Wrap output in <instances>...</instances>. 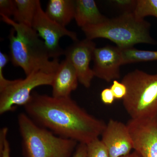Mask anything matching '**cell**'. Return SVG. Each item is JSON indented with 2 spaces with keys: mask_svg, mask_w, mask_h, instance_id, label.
Returning a JSON list of instances; mask_svg holds the SVG:
<instances>
[{
  "mask_svg": "<svg viewBox=\"0 0 157 157\" xmlns=\"http://www.w3.org/2000/svg\"><path fill=\"white\" fill-rule=\"evenodd\" d=\"M26 113L54 134L87 144L99 138L107 124L90 114L71 97L55 98L33 92Z\"/></svg>",
  "mask_w": 157,
  "mask_h": 157,
  "instance_id": "cell-1",
  "label": "cell"
},
{
  "mask_svg": "<svg viewBox=\"0 0 157 157\" xmlns=\"http://www.w3.org/2000/svg\"><path fill=\"white\" fill-rule=\"evenodd\" d=\"M3 21L12 27L9 39L10 59L12 64L23 70L26 76L41 72L55 74L60 63L58 59L50 60L44 41L33 28L1 15Z\"/></svg>",
  "mask_w": 157,
  "mask_h": 157,
  "instance_id": "cell-2",
  "label": "cell"
},
{
  "mask_svg": "<svg viewBox=\"0 0 157 157\" xmlns=\"http://www.w3.org/2000/svg\"><path fill=\"white\" fill-rule=\"evenodd\" d=\"M151 24L145 19H138L132 11H124L113 18L94 25H88L82 30L86 39H109L121 49L133 48L138 44L157 45L150 34Z\"/></svg>",
  "mask_w": 157,
  "mask_h": 157,
  "instance_id": "cell-3",
  "label": "cell"
},
{
  "mask_svg": "<svg viewBox=\"0 0 157 157\" xmlns=\"http://www.w3.org/2000/svg\"><path fill=\"white\" fill-rule=\"evenodd\" d=\"M24 157H71L78 142L40 126L26 113L17 118Z\"/></svg>",
  "mask_w": 157,
  "mask_h": 157,
  "instance_id": "cell-4",
  "label": "cell"
},
{
  "mask_svg": "<svg viewBox=\"0 0 157 157\" xmlns=\"http://www.w3.org/2000/svg\"><path fill=\"white\" fill-rule=\"evenodd\" d=\"M121 82L127 88L123 104L131 119L157 114V73L148 74L136 69L125 75Z\"/></svg>",
  "mask_w": 157,
  "mask_h": 157,
  "instance_id": "cell-5",
  "label": "cell"
},
{
  "mask_svg": "<svg viewBox=\"0 0 157 157\" xmlns=\"http://www.w3.org/2000/svg\"><path fill=\"white\" fill-rule=\"evenodd\" d=\"M54 75L37 72L24 79L11 80L0 90V114L12 111L17 106H25L30 100L34 89L42 86H52Z\"/></svg>",
  "mask_w": 157,
  "mask_h": 157,
  "instance_id": "cell-6",
  "label": "cell"
},
{
  "mask_svg": "<svg viewBox=\"0 0 157 157\" xmlns=\"http://www.w3.org/2000/svg\"><path fill=\"white\" fill-rule=\"evenodd\" d=\"M32 28L43 39L50 57L53 59L64 55V50L59 45L61 38L66 36L74 42L78 40L76 33L58 24L47 16L39 0Z\"/></svg>",
  "mask_w": 157,
  "mask_h": 157,
  "instance_id": "cell-7",
  "label": "cell"
},
{
  "mask_svg": "<svg viewBox=\"0 0 157 157\" xmlns=\"http://www.w3.org/2000/svg\"><path fill=\"white\" fill-rule=\"evenodd\" d=\"M127 125L133 149L141 157H157V114L139 119H131Z\"/></svg>",
  "mask_w": 157,
  "mask_h": 157,
  "instance_id": "cell-8",
  "label": "cell"
},
{
  "mask_svg": "<svg viewBox=\"0 0 157 157\" xmlns=\"http://www.w3.org/2000/svg\"><path fill=\"white\" fill-rule=\"evenodd\" d=\"M97 48L93 40L86 39L76 41L64 50V55L76 70L78 82L86 88H89L95 77L90 63Z\"/></svg>",
  "mask_w": 157,
  "mask_h": 157,
  "instance_id": "cell-9",
  "label": "cell"
},
{
  "mask_svg": "<svg viewBox=\"0 0 157 157\" xmlns=\"http://www.w3.org/2000/svg\"><path fill=\"white\" fill-rule=\"evenodd\" d=\"M93 59L92 70L95 76L108 82L120 78V67L123 65V59L121 51L117 46L96 48Z\"/></svg>",
  "mask_w": 157,
  "mask_h": 157,
  "instance_id": "cell-10",
  "label": "cell"
},
{
  "mask_svg": "<svg viewBox=\"0 0 157 157\" xmlns=\"http://www.w3.org/2000/svg\"><path fill=\"white\" fill-rule=\"evenodd\" d=\"M101 136V141L108 150L109 157H121L130 154L133 144L127 124L109 120Z\"/></svg>",
  "mask_w": 157,
  "mask_h": 157,
  "instance_id": "cell-11",
  "label": "cell"
},
{
  "mask_svg": "<svg viewBox=\"0 0 157 157\" xmlns=\"http://www.w3.org/2000/svg\"><path fill=\"white\" fill-rule=\"evenodd\" d=\"M77 73L73 65L67 60L62 61L55 73L52 87V97L65 98L70 97L72 92L77 89L78 85Z\"/></svg>",
  "mask_w": 157,
  "mask_h": 157,
  "instance_id": "cell-12",
  "label": "cell"
},
{
  "mask_svg": "<svg viewBox=\"0 0 157 157\" xmlns=\"http://www.w3.org/2000/svg\"><path fill=\"white\" fill-rule=\"evenodd\" d=\"M98 9L94 0H76L74 19L81 28L102 23L107 19Z\"/></svg>",
  "mask_w": 157,
  "mask_h": 157,
  "instance_id": "cell-13",
  "label": "cell"
},
{
  "mask_svg": "<svg viewBox=\"0 0 157 157\" xmlns=\"http://www.w3.org/2000/svg\"><path fill=\"white\" fill-rule=\"evenodd\" d=\"M75 1L49 0L45 13L50 19L66 27L74 19Z\"/></svg>",
  "mask_w": 157,
  "mask_h": 157,
  "instance_id": "cell-14",
  "label": "cell"
},
{
  "mask_svg": "<svg viewBox=\"0 0 157 157\" xmlns=\"http://www.w3.org/2000/svg\"><path fill=\"white\" fill-rule=\"evenodd\" d=\"M16 9L13 20L32 27L39 0H14Z\"/></svg>",
  "mask_w": 157,
  "mask_h": 157,
  "instance_id": "cell-15",
  "label": "cell"
},
{
  "mask_svg": "<svg viewBox=\"0 0 157 157\" xmlns=\"http://www.w3.org/2000/svg\"><path fill=\"white\" fill-rule=\"evenodd\" d=\"M121 49L122 54L123 65L157 60V51L140 50L134 47Z\"/></svg>",
  "mask_w": 157,
  "mask_h": 157,
  "instance_id": "cell-16",
  "label": "cell"
},
{
  "mask_svg": "<svg viewBox=\"0 0 157 157\" xmlns=\"http://www.w3.org/2000/svg\"><path fill=\"white\" fill-rule=\"evenodd\" d=\"M133 13L138 19H144L147 16L157 18V0H137Z\"/></svg>",
  "mask_w": 157,
  "mask_h": 157,
  "instance_id": "cell-17",
  "label": "cell"
},
{
  "mask_svg": "<svg viewBox=\"0 0 157 157\" xmlns=\"http://www.w3.org/2000/svg\"><path fill=\"white\" fill-rule=\"evenodd\" d=\"M86 145L87 157H109L107 147L99 138Z\"/></svg>",
  "mask_w": 157,
  "mask_h": 157,
  "instance_id": "cell-18",
  "label": "cell"
},
{
  "mask_svg": "<svg viewBox=\"0 0 157 157\" xmlns=\"http://www.w3.org/2000/svg\"><path fill=\"white\" fill-rule=\"evenodd\" d=\"M16 6L14 0H0V14L10 17L13 16Z\"/></svg>",
  "mask_w": 157,
  "mask_h": 157,
  "instance_id": "cell-19",
  "label": "cell"
},
{
  "mask_svg": "<svg viewBox=\"0 0 157 157\" xmlns=\"http://www.w3.org/2000/svg\"><path fill=\"white\" fill-rule=\"evenodd\" d=\"M10 61V57L6 53L0 52V90L6 87L10 83L11 80L5 78L3 74V70Z\"/></svg>",
  "mask_w": 157,
  "mask_h": 157,
  "instance_id": "cell-20",
  "label": "cell"
},
{
  "mask_svg": "<svg viewBox=\"0 0 157 157\" xmlns=\"http://www.w3.org/2000/svg\"><path fill=\"white\" fill-rule=\"evenodd\" d=\"M110 89L112 91L115 99H123L127 94V88L122 82L117 80H113Z\"/></svg>",
  "mask_w": 157,
  "mask_h": 157,
  "instance_id": "cell-21",
  "label": "cell"
},
{
  "mask_svg": "<svg viewBox=\"0 0 157 157\" xmlns=\"http://www.w3.org/2000/svg\"><path fill=\"white\" fill-rule=\"evenodd\" d=\"M101 101L104 104L109 105L112 104L115 98L110 88L104 89L101 94Z\"/></svg>",
  "mask_w": 157,
  "mask_h": 157,
  "instance_id": "cell-22",
  "label": "cell"
},
{
  "mask_svg": "<svg viewBox=\"0 0 157 157\" xmlns=\"http://www.w3.org/2000/svg\"><path fill=\"white\" fill-rule=\"evenodd\" d=\"M137 1L135 0H116L114 2L121 9H127L126 11L133 12Z\"/></svg>",
  "mask_w": 157,
  "mask_h": 157,
  "instance_id": "cell-23",
  "label": "cell"
},
{
  "mask_svg": "<svg viewBox=\"0 0 157 157\" xmlns=\"http://www.w3.org/2000/svg\"><path fill=\"white\" fill-rule=\"evenodd\" d=\"M72 157H87L86 144H78Z\"/></svg>",
  "mask_w": 157,
  "mask_h": 157,
  "instance_id": "cell-24",
  "label": "cell"
},
{
  "mask_svg": "<svg viewBox=\"0 0 157 157\" xmlns=\"http://www.w3.org/2000/svg\"><path fill=\"white\" fill-rule=\"evenodd\" d=\"M1 157H10V144L8 140H6L4 144L2 151L0 152Z\"/></svg>",
  "mask_w": 157,
  "mask_h": 157,
  "instance_id": "cell-25",
  "label": "cell"
},
{
  "mask_svg": "<svg viewBox=\"0 0 157 157\" xmlns=\"http://www.w3.org/2000/svg\"><path fill=\"white\" fill-rule=\"evenodd\" d=\"M121 157H141L137 151H134L130 153L129 154L126 155Z\"/></svg>",
  "mask_w": 157,
  "mask_h": 157,
  "instance_id": "cell-26",
  "label": "cell"
}]
</instances>
